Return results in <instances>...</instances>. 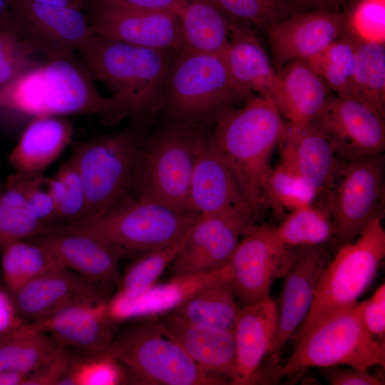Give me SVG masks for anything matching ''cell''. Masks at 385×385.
Segmentation results:
<instances>
[{
  "label": "cell",
  "mask_w": 385,
  "mask_h": 385,
  "mask_svg": "<svg viewBox=\"0 0 385 385\" xmlns=\"http://www.w3.org/2000/svg\"><path fill=\"white\" fill-rule=\"evenodd\" d=\"M29 374L16 371H0V385H24Z\"/></svg>",
  "instance_id": "obj_52"
},
{
  "label": "cell",
  "mask_w": 385,
  "mask_h": 385,
  "mask_svg": "<svg viewBox=\"0 0 385 385\" xmlns=\"http://www.w3.org/2000/svg\"><path fill=\"white\" fill-rule=\"evenodd\" d=\"M205 139L192 125L173 123L143 143L134 197L190 212L189 194L192 172Z\"/></svg>",
  "instance_id": "obj_10"
},
{
  "label": "cell",
  "mask_w": 385,
  "mask_h": 385,
  "mask_svg": "<svg viewBox=\"0 0 385 385\" xmlns=\"http://www.w3.org/2000/svg\"><path fill=\"white\" fill-rule=\"evenodd\" d=\"M385 256L382 217L373 219L351 242L339 246L319 279L311 308L295 339L327 315L358 302Z\"/></svg>",
  "instance_id": "obj_9"
},
{
  "label": "cell",
  "mask_w": 385,
  "mask_h": 385,
  "mask_svg": "<svg viewBox=\"0 0 385 385\" xmlns=\"http://www.w3.org/2000/svg\"><path fill=\"white\" fill-rule=\"evenodd\" d=\"M189 210L199 215H230L257 218L250 210L235 176L206 138L197 155L190 183Z\"/></svg>",
  "instance_id": "obj_19"
},
{
  "label": "cell",
  "mask_w": 385,
  "mask_h": 385,
  "mask_svg": "<svg viewBox=\"0 0 385 385\" xmlns=\"http://www.w3.org/2000/svg\"><path fill=\"white\" fill-rule=\"evenodd\" d=\"M311 124L327 138L339 160L377 155L385 149L384 119L358 101L329 95Z\"/></svg>",
  "instance_id": "obj_13"
},
{
  "label": "cell",
  "mask_w": 385,
  "mask_h": 385,
  "mask_svg": "<svg viewBox=\"0 0 385 385\" xmlns=\"http://www.w3.org/2000/svg\"><path fill=\"white\" fill-rule=\"evenodd\" d=\"M383 154L352 161L339 160L326 193L334 236L339 246L351 242L375 217L381 216Z\"/></svg>",
  "instance_id": "obj_11"
},
{
  "label": "cell",
  "mask_w": 385,
  "mask_h": 385,
  "mask_svg": "<svg viewBox=\"0 0 385 385\" xmlns=\"http://www.w3.org/2000/svg\"><path fill=\"white\" fill-rule=\"evenodd\" d=\"M279 146L281 156L291 163L318 195H326L339 162L327 138L311 123L287 122Z\"/></svg>",
  "instance_id": "obj_28"
},
{
  "label": "cell",
  "mask_w": 385,
  "mask_h": 385,
  "mask_svg": "<svg viewBox=\"0 0 385 385\" xmlns=\"http://www.w3.org/2000/svg\"><path fill=\"white\" fill-rule=\"evenodd\" d=\"M281 1H284V2H286V3H287V0H281Z\"/></svg>",
  "instance_id": "obj_55"
},
{
  "label": "cell",
  "mask_w": 385,
  "mask_h": 385,
  "mask_svg": "<svg viewBox=\"0 0 385 385\" xmlns=\"http://www.w3.org/2000/svg\"><path fill=\"white\" fill-rule=\"evenodd\" d=\"M384 344L366 329L358 301L324 317L296 339L287 362L271 365L262 374V381L290 379L312 367L347 366L363 370L384 367Z\"/></svg>",
  "instance_id": "obj_4"
},
{
  "label": "cell",
  "mask_w": 385,
  "mask_h": 385,
  "mask_svg": "<svg viewBox=\"0 0 385 385\" xmlns=\"http://www.w3.org/2000/svg\"><path fill=\"white\" fill-rule=\"evenodd\" d=\"M28 240L44 246L65 268L101 284L118 281L120 257L102 240L86 234L51 232Z\"/></svg>",
  "instance_id": "obj_25"
},
{
  "label": "cell",
  "mask_w": 385,
  "mask_h": 385,
  "mask_svg": "<svg viewBox=\"0 0 385 385\" xmlns=\"http://www.w3.org/2000/svg\"><path fill=\"white\" fill-rule=\"evenodd\" d=\"M106 354L131 381L147 385H225L230 381L201 369L163 332L158 316L130 319L113 337Z\"/></svg>",
  "instance_id": "obj_6"
},
{
  "label": "cell",
  "mask_w": 385,
  "mask_h": 385,
  "mask_svg": "<svg viewBox=\"0 0 385 385\" xmlns=\"http://www.w3.org/2000/svg\"><path fill=\"white\" fill-rule=\"evenodd\" d=\"M77 356L62 345L47 362L28 376L24 385H58Z\"/></svg>",
  "instance_id": "obj_46"
},
{
  "label": "cell",
  "mask_w": 385,
  "mask_h": 385,
  "mask_svg": "<svg viewBox=\"0 0 385 385\" xmlns=\"http://www.w3.org/2000/svg\"><path fill=\"white\" fill-rule=\"evenodd\" d=\"M186 237L175 244L136 257L125 270L116 292L127 297H135L149 289L173 261Z\"/></svg>",
  "instance_id": "obj_40"
},
{
  "label": "cell",
  "mask_w": 385,
  "mask_h": 385,
  "mask_svg": "<svg viewBox=\"0 0 385 385\" xmlns=\"http://www.w3.org/2000/svg\"><path fill=\"white\" fill-rule=\"evenodd\" d=\"M277 325V305L270 297L240 306L233 335L235 368L234 385L256 384L261 364L269 355Z\"/></svg>",
  "instance_id": "obj_21"
},
{
  "label": "cell",
  "mask_w": 385,
  "mask_h": 385,
  "mask_svg": "<svg viewBox=\"0 0 385 385\" xmlns=\"http://www.w3.org/2000/svg\"><path fill=\"white\" fill-rule=\"evenodd\" d=\"M357 43L358 40L353 36L343 35L317 55L307 60L337 95L354 100Z\"/></svg>",
  "instance_id": "obj_37"
},
{
  "label": "cell",
  "mask_w": 385,
  "mask_h": 385,
  "mask_svg": "<svg viewBox=\"0 0 385 385\" xmlns=\"http://www.w3.org/2000/svg\"><path fill=\"white\" fill-rule=\"evenodd\" d=\"M242 237L227 266L230 284L243 306L270 297L272 283L284 273L289 247L269 225L256 224Z\"/></svg>",
  "instance_id": "obj_12"
},
{
  "label": "cell",
  "mask_w": 385,
  "mask_h": 385,
  "mask_svg": "<svg viewBox=\"0 0 385 385\" xmlns=\"http://www.w3.org/2000/svg\"><path fill=\"white\" fill-rule=\"evenodd\" d=\"M240 307L230 281L225 280L200 289L171 312L191 322L232 332Z\"/></svg>",
  "instance_id": "obj_32"
},
{
  "label": "cell",
  "mask_w": 385,
  "mask_h": 385,
  "mask_svg": "<svg viewBox=\"0 0 385 385\" xmlns=\"http://www.w3.org/2000/svg\"><path fill=\"white\" fill-rule=\"evenodd\" d=\"M46 178H26L14 173L7 179L21 189L29 209L51 230L57 224L58 214L56 203L46 188Z\"/></svg>",
  "instance_id": "obj_45"
},
{
  "label": "cell",
  "mask_w": 385,
  "mask_h": 385,
  "mask_svg": "<svg viewBox=\"0 0 385 385\" xmlns=\"http://www.w3.org/2000/svg\"><path fill=\"white\" fill-rule=\"evenodd\" d=\"M162 332L203 371L230 380L235 368L232 331L185 320L171 312L158 317Z\"/></svg>",
  "instance_id": "obj_22"
},
{
  "label": "cell",
  "mask_w": 385,
  "mask_h": 385,
  "mask_svg": "<svg viewBox=\"0 0 385 385\" xmlns=\"http://www.w3.org/2000/svg\"><path fill=\"white\" fill-rule=\"evenodd\" d=\"M318 196L291 163L281 155L279 163L270 168L263 186L264 205L270 207L281 218L285 212L314 203Z\"/></svg>",
  "instance_id": "obj_36"
},
{
  "label": "cell",
  "mask_w": 385,
  "mask_h": 385,
  "mask_svg": "<svg viewBox=\"0 0 385 385\" xmlns=\"http://www.w3.org/2000/svg\"><path fill=\"white\" fill-rule=\"evenodd\" d=\"M185 48L223 54L230 40L231 21L208 0H185L179 14Z\"/></svg>",
  "instance_id": "obj_30"
},
{
  "label": "cell",
  "mask_w": 385,
  "mask_h": 385,
  "mask_svg": "<svg viewBox=\"0 0 385 385\" xmlns=\"http://www.w3.org/2000/svg\"><path fill=\"white\" fill-rule=\"evenodd\" d=\"M12 12L23 34L46 57L81 51L95 34L81 9L14 0Z\"/></svg>",
  "instance_id": "obj_15"
},
{
  "label": "cell",
  "mask_w": 385,
  "mask_h": 385,
  "mask_svg": "<svg viewBox=\"0 0 385 385\" xmlns=\"http://www.w3.org/2000/svg\"><path fill=\"white\" fill-rule=\"evenodd\" d=\"M344 16L336 11L312 9L294 12L265 30L270 42L274 65L308 60L344 35Z\"/></svg>",
  "instance_id": "obj_18"
},
{
  "label": "cell",
  "mask_w": 385,
  "mask_h": 385,
  "mask_svg": "<svg viewBox=\"0 0 385 385\" xmlns=\"http://www.w3.org/2000/svg\"><path fill=\"white\" fill-rule=\"evenodd\" d=\"M25 322L16 309L13 296L0 289V338Z\"/></svg>",
  "instance_id": "obj_50"
},
{
  "label": "cell",
  "mask_w": 385,
  "mask_h": 385,
  "mask_svg": "<svg viewBox=\"0 0 385 385\" xmlns=\"http://www.w3.org/2000/svg\"><path fill=\"white\" fill-rule=\"evenodd\" d=\"M31 1L46 5L70 7L82 9L86 0H30Z\"/></svg>",
  "instance_id": "obj_53"
},
{
  "label": "cell",
  "mask_w": 385,
  "mask_h": 385,
  "mask_svg": "<svg viewBox=\"0 0 385 385\" xmlns=\"http://www.w3.org/2000/svg\"><path fill=\"white\" fill-rule=\"evenodd\" d=\"M168 50L130 45L94 34L83 49L93 78L111 92L122 118L140 121L164 100L171 58Z\"/></svg>",
  "instance_id": "obj_3"
},
{
  "label": "cell",
  "mask_w": 385,
  "mask_h": 385,
  "mask_svg": "<svg viewBox=\"0 0 385 385\" xmlns=\"http://www.w3.org/2000/svg\"><path fill=\"white\" fill-rule=\"evenodd\" d=\"M14 0H0V22L12 15Z\"/></svg>",
  "instance_id": "obj_54"
},
{
  "label": "cell",
  "mask_w": 385,
  "mask_h": 385,
  "mask_svg": "<svg viewBox=\"0 0 385 385\" xmlns=\"http://www.w3.org/2000/svg\"><path fill=\"white\" fill-rule=\"evenodd\" d=\"M252 96L233 79L223 54L182 48L171 61L164 99L174 123L194 126Z\"/></svg>",
  "instance_id": "obj_7"
},
{
  "label": "cell",
  "mask_w": 385,
  "mask_h": 385,
  "mask_svg": "<svg viewBox=\"0 0 385 385\" xmlns=\"http://www.w3.org/2000/svg\"><path fill=\"white\" fill-rule=\"evenodd\" d=\"M108 301L101 297L76 299L29 324L63 346L87 354H105L113 338V324L116 323L108 315Z\"/></svg>",
  "instance_id": "obj_16"
},
{
  "label": "cell",
  "mask_w": 385,
  "mask_h": 385,
  "mask_svg": "<svg viewBox=\"0 0 385 385\" xmlns=\"http://www.w3.org/2000/svg\"><path fill=\"white\" fill-rule=\"evenodd\" d=\"M88 19L95 34L130 45L160 50L183 47L178 15L110 8H90Z\"/></svg>",
  "instance_id": "obj_20"
},
{
  "label": "cell",
  "mask_w": 385,
  "mask_h": 385,
  "mask_svg": "<svg viewBox=\"0 0 385 385\" xmlns=\"http://www.w3.org/2000/svg\"><path fill=\"white\" fill-rule=\"evenodd\" d=\"M38 53L12 15L0 22V91L36 62Z\"/></svg>",
  "instance_id": "obj_41"
},
{
  "label": "cell",
  "mask_w": 385,
  "mask_h": 385,
  "mask_svg": "<svg viewBox=\"0 0 385 385\" xmlns=\"http://www.w3.org/2000/svg\"><path fill=\"white\" fill-rule=\"evenodd\" d=\"M361 317L367 331L379 340L385 339V285L381 284L368 299L360 302Z\"/></svg>",
  "instance_id": "obj_48"
},
{
  "label": "cell",
  "mask_w": 385,
  "mask_h": 385,
  "mask_svg": "<svg viewBox=\"0 0 385 385\" xmlns=\"http://www.w3.org/2000/svg\"><path fill=\"white\" fill-rule=\"evenodd\" d=\"M344 18L346 29L358 41L384 44L385 0H359Z\"/></svg>",
  "instance_id": "obj_44"
},
{
  "label": "cell",
  "mask_w": 385,
  "mask_h": 385,
  "mask_svg": "<svg viewBox=\"0 0 385 385\" xmlns=\"http://www.w3.org/2000/svg\"><path fill=\"white\" fill-rule=\"evenodd\" d=\"M225 280H230L227 265L209 272L175 275L169 282L155 283L135 297L116 292L108 301V315L113 322H119L166 314L200 289Z\"/></svg>",
  "instance_id": "obj_23"
},
{
  "label": "cell",
  "mask_w": 385,
  "mask_h": 385,
  "mask_svg": "<svg viewBox=\"0 0 385 385\" xmlns=\"http://www.w3.org/2000/svg\"><path fill=\"white\" fill-rule=\"evenodd\" d=\"M214 120L211 141L232 171L257 219L265 207L263 186L271 157L284 136L287 123L272 101L257 95L240 108H224Z\"/></svg>",
  "instance_id": "obj_2"
},
{
  "label": "cell",
  "mask_w": 385,
  "mask_h": 385,
  "mask_svg": "<svg viewBox=\"0 0 385 385\" xmlns=\"http://www.w3.org/2000/svg\"><path fill=\"white\" fill-rule=\"evenodd\" d=\"M61 346L53 337L33 329L25 322L0 338V371L30 374L47 362Z\"/></svg>",
  "instance_id": "obj_31"
},
{
  "label": "cell",
  "mask_w": 385,
  "mask_h": 385,
  "mask_svg": "<svg viewBox=\"0 0 385 385\" xmlns=\"http://www.w3.org/2000/svg\"><path fill=\"white\" fill-rule=\"evenodd\" d=\"M1 182H0V188H1Z\"/></svg>",
  "instance_id": "obj_56"
},
{
  "label": "cell",
  "mask_w": 385,
  "mask_h": 385,
  "mask_svg": "<svg viewBox=\"0 0 385 385\" xmlns=\"http://www.w3.org/2000/svg\"><path fill=\"white\" fill-rule=\"evenodd\" d=\"M73 135L72 125L61 117L34 118L9 155L14 173L26 178L43 176L71 143Z\"/></svg>",
  "instance_id": "obj_27"
},
{
  "label": "cell",
  "mask_w": 385,
  "mask_h": 385,
  "mask_svg": "<svg viewBox=\"0 0 385 385\" xmlns=\"http://www.w3.org/2000/svg\"><path fill=\"white\" fill-rule=\"evenodd\" d=\"M331 258L325 245L289 247L277 307V330L269 354L271 365L277 364L284 346L307 317L321 275Z\"/></svg>",
  "instance_id": "obj_14"
},
{
  "label": "cell",
  "mask_w": 385,
  "mask_h": 385,
  "mask_svg": "<svg viewBox=\"0 0 385 385\" xmlns=\"http://www.w3.org/2000/svg\"><path fill=\"white\" fill-rule=\"evenodd\" d=\"M229 20L265 30L294 13L281 0H208Z\"/></svg>",
  "instance_id": "obj_42"
},
{
  "label": "cell",
  "mask_w": 385,
  "mask_h": 385,
  "mask_svg": "<svg viewBox=\"0 0 385 385\" xmlns=\"http://www.w3.org/2000/svg\"><path fill=\"white\" fill-rule=\"evenodd\" d=\"M90 8H110L120 10L168 12L178 16L185 0H86Z\"/></svg>",
  "instance_id": "obj_47"
},
{
  "label": "cell",
  "mask_w": 385,
  "mask_h": 385,
  "mask_svg": "<svg viewBox=\"0 0 385 385\" xmlns=\"http://www.w3.org/2000/svg\"><path fill=\"white\" fill-rule=\"evenodd\" d=\"M354 100L385 116L384 44L358 41L354 71Z\"/></svg>",
  "instance_id": "obj_34"
},
{
  "label": "cell",
  "mask_w": 385,
  "mask_h": 385,
  "mask_svg": "<svg viewBox=\"0 0 385 385\" xmlns=\"http://www.w3.org/2000/svg\"><path fill=\"white\" fill-rule=\"evenodd\" d=\"M45 185L57 208L58 220L54 226L84 220L86 215L85 188L71 157L61 166L54 176L46 178Z\"/></svg>",
  "instance_id": "obj_39"
},
{
  "label": "cell",
  "mask_w": 385,
  "mask_h": 385,
  "mask_svg": "<svg viewBox=\"0 0 385 385\" xmlns=\"http://www.w3.org/2000/svg\"><path fill=\"white\" fill-rule=\"evenodd\" d=\"M274 229L287 247L325 245L334 236V226L327 204L317 206L313 203L289 212Z\"/></svg>",
  "instance_id": "obj_35"
},
{
  "label": "cell",
  "mask_w": 385,
  "mask_h": 385,
  "mask_svg": "<svg viewBox=\"0 0 385 385\" xmlns=\"http://www.w3.org/2000/svg\"><path fill=\"white\" fill-rule=\"evenodd\" d=\"M128 375L123 366L105 354L77 356L58 385H117Z\"/></svg>",
  "instance_id": "obj_43"
},
{
  "label": "cell",
  "mask_w": 385,
  "mask_h": 385,
  "mask_svg": "<svg viewBox=\"0 0 385 385\" xmlns=\"http://www.w3.org/2000/svg\"><path fill=\"white\" fill-rule=\"evenodd\" d=\"M256 222L237 215H199L170 265L175 275L209 272L227 265L242 236Z\"/></svg>",
  "instance_id": "obj_17"
},
{
  "label": "cell",
  "mask_w": 385,
  "mask_h": 385,
  "mask_svg": "<svg viewBox=\"0 0 385 385\" xmlns=\"http://www.w3.org/2000/svg\"><path fill=\"white\" fill-rule=\"evenodd\" d=\"M344 0H287V4L294 11L323 9L339 11Z\"/></svg>",
  "instance_id": "obj_51"
},
{
  "label": "cell",
  "mask_w": 385,
  "mask_h": 385,
  "mask_svg": "<svg viewBox=\"0 0 385 385\" xmlns=\"http://www.w3.org/2000/svg\"><path fill=\"white\" fill-rule=\"evenodd\" d=\"M106 287L71 270L58 267L31 280L13 297L20 316L25 322H30L76 299L106 298Z\"/></svg>",
  "instance_id": "obj_24"
},
{
  "label": "cell",
  "mask_w": 385,
  "mask_h": 385,
  "mask_svg": "<svg viewBox=\"0 0 385 385\" xmlns=\"http://www.w3.org/2000/svg\"><path fill=\"white\" fill-rule=\"evenodd\" d=\"M35 63L0 91V110L36 117L98 115L107 123L122 119L111 97L102 96L93 77L73 53Z\"/></svg>",
  "instance_id": "obj_1"
},
{
  "label": "cell",
  "mask_w": 385,
  "mask_h": 385,
  "mask_svg": "<svg viewBox=\"0 0 385 385\" xmlns=\"http://www.w3.org/2000/svg\"><path fill=\"white\" fill-rule=\"evenodd\" d=\"M323 376L332 385H381L382 381L368 370L351 366H333L320 368Z\"/></svg>",
  "instance_id": "obj_49"
},
{
  "label": "cell",
  "mask_w": 385,
  "mask_h": 385,
  "mask_svg": "<svg viewBox=\"0 0 385 385\" xmlns=\"http://www.w3.org/2000/svg\"><path fill=\"white\" fill-rule=\"evenodd\" d=\"M235 82L250 94L270 99L275 105L280 78L252 27L231 21L230 40L223 53Z\"/></svg>",
  "instance_id": "obj_26"
},
{
  "label": "cell",
  "mask_w": 385,
  "mask_h": 385,
  "mask_svg": "<svg viewBox=\"0 0 385 385\" xmlns=\"http://www.w3.org/2000/svg\"><path fill=\"white\" fill-rule=\"evenodd\" d=\"M142 145L136 128L95 136L73 145L71 158L82 178L86 196V215L81 222L100 217L134 197Z\"/></svg>",
  "instance_id": "obj_8"
},
{
  "label": "cell",
  "mask_w": 385,
  "mask_h": 385,
  "mask_svg": "<svg viewBox=\"0 0 385 385\" xmlns=\"http://www.w3.org/2000/svg\"><path fill=\"white\" fill-rule=\"evenodd\" d=\"M50 227L29 209L23 191L7 180L0 192V249L11 242L49 232Z\"/></svg>",
  "instance_id": "obj_38"
},
{
  "label": "cell",
  "mask_w": 385,
  "mask_h": 385,
  "mask_svg": "<svg viewBox=\"0 0 385 385\" xmlns=\"http://www.w3.org/2000/svg\"><path fill=\"white\" fill-rule=\"evenodd\" d=\"M198 217L133 197L100 217L55 226L51 232L89 235L106 243L120 258H136L183 240Z\"/></svg>",
  "instance_id": "obj_5"
},
{
  "label": "cell",
  "mask_w": 385,
  "mask_h": 385,
  "mask_svg": "<svg viewBox=\"0 0 385 385\" xmlns=\"http://www.w3.org/2000/svg\"><path fill=\"white\" fill-rule=\"evenodd\" d=\"M0 250L4 282L12 296L36 277L63 267L44 246L31 240H17Z\"/></svg>",
  "instance_id": "obj_33"
},
{
  "label": "cell",
  "mask_w": 385,
  "mask_h": 385,
  "mask_svg": "<svg viewBox=\"0 0 385 385\" xmlns=\"http://www.w3.org/2000/svg\"><path fill=\"white\" fill-rule=\"evenodd\" d=\"M278 73L280 93L276 106L280 114L291 124H310L330 95L329 86L304 60L289 63Z\"/></svg>",
  "instance_id": "obj_29"
}]
</instances>
